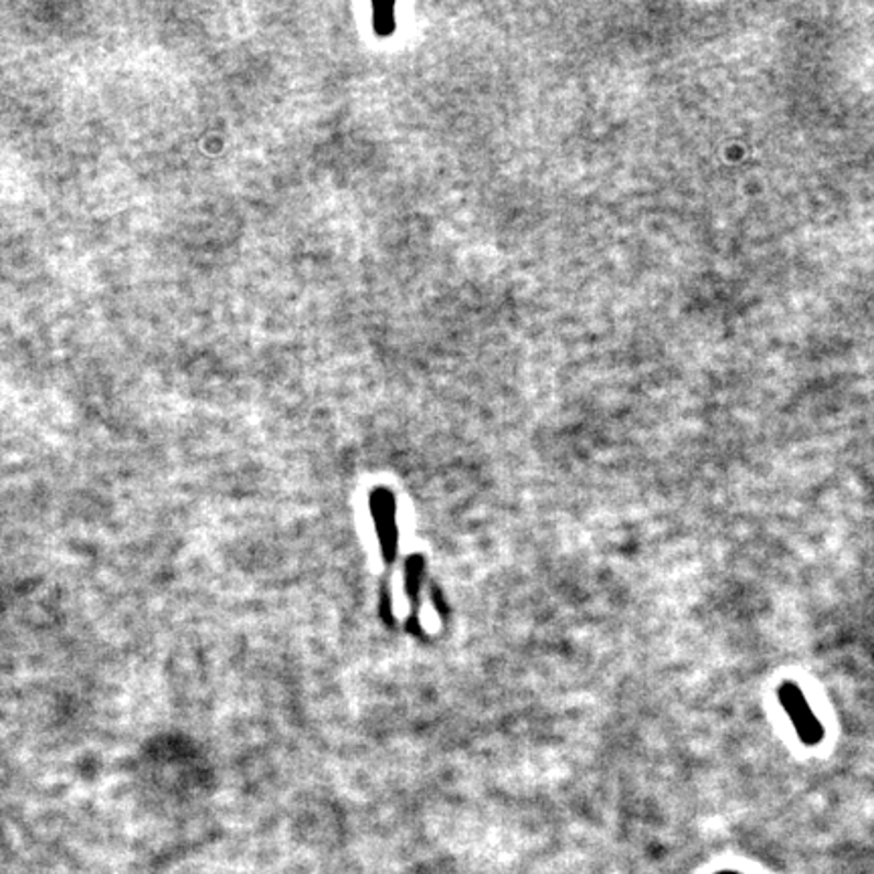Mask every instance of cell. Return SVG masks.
Segmentation results:
<instances>
[{
	"mask_svg": "<svg viewBox=\"0 0 874 874\" xmlns=\"http://www.w3.org/2000/svg\"><path fill=\"white\" fill-rule=\"evenodd\" d=\"M716 874H741V873H737V871H721V873Z\"/></svg>",
	"mask_w": 874,
	"mask_h": 874,
	"instance_id": "2",
	"label": "cell"
},
{
	"mask_svg": "<svg viewBox=\"0 0 874 874\" xmlns=\"http://www.w3.org/2000/svg\"><path fill=\"white\" fill-rule=\"evenodd\" d=\"M778 697H780V702H782L783 711L790 718V723L794 725L800 741L808 747L820 745L824 739V727H821L818 716L814 715L804 690L794 682H783L778 690Z\"/></svg>",
	"mask_w": 874,
	"mask_h": 874,
	"instance_id": "1",
	"label": "cell"
}]
</instances>
